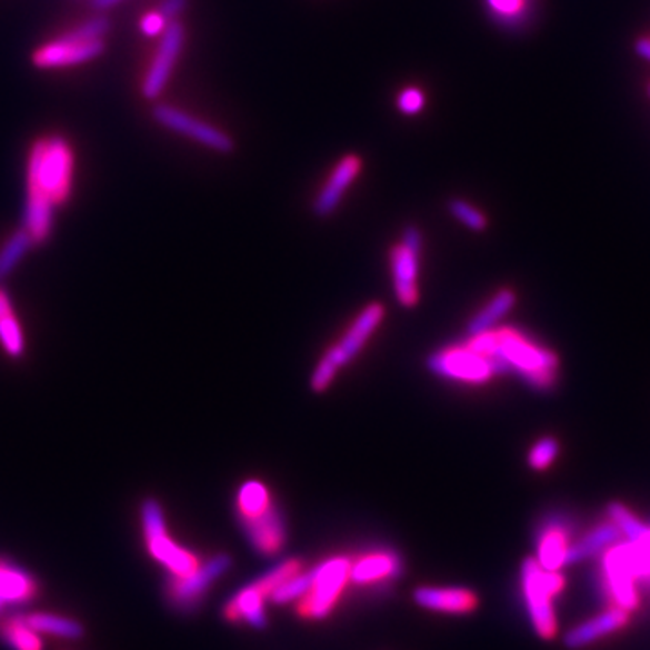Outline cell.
I'll return each instance as SVG.
<instances>
[{"label":"cell","instance_id":"obj_22","mask_svg":"<svg viewBox=\"0 0 650 650\" xmlns=\"http://www.w3.org/2000/svg\"><path fill=\"white\" fill-rule=\"evenodd\" d=\"M517 294L511 289L504 288L501 291H497L487 306L473 314L472 320L468 322L467 334L468 337H476L481 332L490 331L496 329L497 323L501 322L506 314L511 313V309L516 308Z\"/></svg>","mask_w":650,"mask_h":650},{"label":"cell","instance_id":"obj_8","mask_svg":"<svg viewBox=\"0 0 650 650\" xmlns=\"http://www.w3.org/2000/svg\"><path fill=\"white\" fill-rule=\"evenodd\" d=\"M311 573L313 582L308 594L297 602V614L302 620H326L351 583V559L343 554L329 557L311 569Z\"/></svg>","mask_w":650,"mask_h":650},{"label":"cell","instance_id":"obj_35","mask_svg":"<svg viewBox=\"0 0 650 650\" xmlns=\"http://www.w3.org/2000/svg\"><path fill=\"white\" fill-rule=\"evenodd\" d=\"M188 0H161L158 11L163 14L169 22L178 19L179 14L187 10Z\"/></svg>","mask_w":650,"mask_h":650},{"label":"cell","instance_id":"obj_23","mask_svg":"<svg viewBox=\"0 0 650 650\" xmlns=\"http://www.w3.org/2000/svg\"><path fill=\"white\" fill-rule=\"evenodd\" d=\"M0 343L11 358H20L24 354V334L11 308L10 294L2 288H0Z\"/></svg>","mask_w":650,"mask_h":650},{"label":"cell","instance_id":"obj_11","mask_svg":"<svg viewBox=\"0 0 650 650\" xmlns=\"http://www.w3.org/2000/svg\"><path fill=\"white\" fill-rule=\"evenodd\" d=\"M423 236L418 227H407L401 241L390 250V273L396 300L401 308H414L419 302V268H421Z\"/></svg>","mask_w":650,"mask_h":650},{"label":"cell","instance_id":"obj_9","mask_svg":"<svg viewBox=\"0 0 650 650\" xmlns=\"http://www.w3.org/2000/svg\"><path fill=\"white\" fill-rule=\"evenodd\" d=\"M427 367L438 378L468 386H484L499 376L496 363L468 342L443 347L432 352L427 358Z\"/></svg>","mask_w":650,"mask_h":650},{"label":"cell","instance_id":"obj_18","mask_svg":"<svg viewBox=\"0 0 650 650\" xmlns=\"http://www.w3.org/2000/svg\"><path fill=\"white\" fill-rule=\"evenodd\" d=\"M534 544H537V557H534L537 562L546 571H559L562 566H566V557L571 546L568 520L557 516L549 517L540 524Z\"/></svg>","mask_w":650,"mask_h":650},{"label":"cell","instance_id":"obj_25","mask_svg":"<svg viewBox=\"0 0 650 650\" xmlns=\"http://www.w3.org/2000/svg\"><path fill=\"white\" fill-rule=\"evenodd\" d=\"M24 618L39 634L58 636V638H68V640H78L83 634L82 623L72 620V618L51 614V612H31Z\"/></svg>","mask_w":650,"mask_h":650},{"label":"cell","instance_id":"obj_34","mask_svg":"<svg viewBox=\"0 0 650 650\" xmlns=\"http://www.w3.org/2000/svg\"><path fill=\"white\" fill-rule=\"evenodd\" d=\"M169 24V20L164 19L163 14L156 10L144 14L140 22V29L141 33L147 34V37H159V34L164 33V29Z\"/></svg>","mask_w":650,"mask_h":650},{"label":"cell","instance_id":"obj_27","mask_svg":"<svg viewBox=\"0 0 650 650\" xmlns=\"http://www.w3.org/2000/svg\"><path fill=\"white\" fill-rule=\"evenodd\" d=\"M491 17L504 28H522L533 13V0H487Z\"/></svg>","mask_w":650,"mask_h":650},{"label":"cell","instance_id":"obj_33","mask_svg":"<svg viewBox=\"0 0 650 650\" xmlns=\"http://www.w3.org/2000/svg\"><path fill=\"white\" fill-rule=\"evenodd\" d=\"M423 92L416 89V87L404 89V91L401 92L400 98H398V107H400V111L403 112V114H418V112H421V109H423Z\"/></svg>","mask_w":650,"mask_h":650},{"label":"cell","instance_id":"obj_28","mask_svg":"<svg viewBox=\"0 0 650 650\" xmlns=\"http://www.w3.org/2000/svg\"><path fill=\"white\" fill-rule=\"evenodd\" d=\"M33 246V237L26 228L14 231L13 236L4 242V246L0 248V284L13 273L20 260L28 256Z\"/></svg>","mask_w":650,"mask_h":650},{"label":"cell","instance_id":"obj_12","mask_svg":"<svg viewBox=\"0 0 650 650\" xmlns=\"http://www.w3.org/2000/svg\"><path fill=\"white\" fill-rule=\"evenodd\" d=\"M152 114H154L158 123L172 130L176 134L198 141V143L204 144V147L216 150V152L230 154L236 149L233 140H231L230 136L224 134L221 129L210 126L207 121L193 118L192 114L181 111L178 107L159 103V106L154 107Z\"/></svg>","mask_w":650,"mask_h":650},{"label":"cell","instance_id":"obj_6","mask_svg":"<svg viewBox=\"0 0 650 650\" xmlns=\"http://www.w3.org/2000/svg\"><path fill=\"white\" fill-rule=\"evenodd\" d=\"M520 586L534 632L542 640H551L557 634L553 598L563 589L562 574L546 571L534 557H530L520 568Z\"/></svg>","mask_w":650,"mask_h":650},{"label":"cell","instance_id":"obj_2","mask_svg":"<svg viewBox=\"0 0 650 650\" xmlns=\"http://www.w3.org/2000/svg\"><path fill=\"white\" fill-rule=\"evenodd\" d=\"M72 150L60 136L42 138L33 144L28 161V196L48 198L57 204L71 193Z\"/></svg>","mask_w":650,"mask_h":650},{"label":"cell","instance_id":"obj_5","mask_svg":"<svg viewBox=\"0 0 650 650\" xmlns=\"http://www.w3.org/2000/svg\"><path fill=\"white\" fill-rule=\"evenodd\" d=\"M383 318H386V308L380 302L369 303L354 318L351 328L347 329L346 334L320 358L318 366L314 367L309 380V387L314 394L326 392L332 381L337 380L338 372L360 354L361 349L369 342V338L374 334L376 329L380 328Z\"/></svg>","mask_w":650,"mask_h":650},{"label":"cell","instance_id":"obj_29","mask_svg":"<svg viewBox=\"0 0 650 650\" xmlns=\"http://www.w3.org/2000/svg\"><path fill=\"white\" fill-rule=\"evenodd\" d=\"M0 634L13 650H42L39 632L29 626L24 617H14L0 626Z\"/></svg>","mask_w":650,"mask_h":650},{"label":"cell","instance_id":"obj_3","mask_svg":"<svg viewBox=\"0 0 650 650\" xmlns=\"http://www.w3.org/2000/svg\"><path fill=\"white\" fill-rule=\"evenodd\" d=\"M111 29V20L106 14H94L92 19L58 37L53 42L43 43L33 53V66L39 69H63L91 62L106 51L103 37Z\"/></svg>","mask_w":650,"mask_h":650},{"label":"cell","instance_id":"obj_39","mask_svg":"<svg viewBox=\"0 0 650 650\" xmlns=\"http://www.w3.org/2000/svg\"><path fill=\"white\" fill-rule=\"evenodd\" d=\"M0 606H2V603H0Z\"/></svg>","mask_w":650,"mask_h":650},{"label":"cell","instance_id":"obj_4","mask_svg":"<svg viewBox=\"0 0 650 650\" xmlns=\"http://www.w3.org/2000/svg\"><path fill=\"white\" fill-rule=\"evenodd\" d=\"M303 560L299 557L282 560L274 563L273 568L257 577L253 582L233 594L222 607V617L230 623H246L253 629H266L268 617H266V602H270L271 594L280 583H284L294 574L302 573Z\"/></svg>","mask_w":650,"mask_h":650},{"label":"cell","instance_id":"obj_16","mask_svg":"<svg viewBox=\"0 0 650 650\" xmlns=\"http://www.w3.org/2000/svg\"><path fill=\"white\" fill-rule=\"evenodd\" d=\"M416 606L427 611L441 612V614H453L462 617L470 614L479 607V597L472 589L458 588H439V586H421L412 592Z\"/></svg>","mask_w":650,"mask_h":650},{"label":"cell","instance_id":"obj_15","mask_svg":"<svg viewBox=\"0 0 650 650\" xmlns=\"http://www.w3.org/2000/svg\"><path fill=\"white\" fill-rule=\"evenodd\" d=\"M403 574V560L394 549H371L351 559V583L360 588H374L389 583Z\"/></svg>","mask_w":650,"mask_h":650},{"label":"cell","instance_id":"obj_19","mask_svg":"<svg viewBox=\"0 0 650 650\" xmlns=\"http://www.w3.org/2000/svg\"><path fill=\"white\" fill-rule=\"evenodd\" d=\"M627 621H629V611L621 609V607H614V609H609V611L573 627L568 634L563 636V646L573 650L591 646L594 641L602 640L603 636L620 631L621 627L627 626Z\"/></svg>","mask_w":650,"mask_h":650},{"label":"cell","instance_id":"obj_38","mask_svg":"<svg viewBox=\"0 0 650 650\" xmlns=\"http://www.w3.org/2000/svg\"><path fill=\"white\" fill-rule=\"evenodd\" d=\"M649 97H650V86H649Z\"/></svg>","mask_w":650,"mask_h":650},{"label":"cell","instance_id":"obj_17","mask_svg":"<svg viewBox=\"0 0 650 650\" xmlns=\"http://www.w3.org/2000/svg\"><path fill=\"white\" fill-rule=\"evenodd\" d=\"M360 170L361 159L358 158V156H343V158L338 161L337 167L332 169L331 176H329L328 181H326L322 190H320L317 199H314V216L326 219V217L337 212V208L340 207L343 196H346L349 187L354 183V179L358 178Z\"/></svg>","mask_w":650,"mask_h":650},{"label":"cell","instance_id":"obj_37","mask_svg":"<svg viewBox=\"0 0 650 650\" xmlns=\"http://www.w3.org/2000/svg\"><path fill=\"white\" fill-rule=\"evenodd\" d=\"M123 0H91V6L97 11H107L114 8L116 4H120Z\"/></svg>","mask_w":650,"mask_h":650},{"label":"cell","instance_id":"obj_30","mask_svg":"<svg viewBox=\"0 0 650 650\" xmlns=\"http://www.w3.org/2000/svg\"><path fill=\"white\" fill-rule=\"evenodd\" d=\"M311 582H313V573H311V569L294 574L293 578H289L284 583H280L279 588L274 589L270 602H273L274 606L297 603L308 594L309 588H311Z\"/></svg>","mask_w":650,"mask_h":650},{"label":"cell","instance_id":"obj_21","mask_svg":"<svg viewBox=\"0 0 650 650\" xmlns=\"http://www.w3.org/2000/svg\"><path fill=\"white\" fill-rule=\"evenodd\" d=\"M37 594V582L24 569L13 563L0 562V603L20 606L33 600Z\"/></svg>","mask_w":650,"mask_h":650},{"label":"cell","instance_id":"obj_36","mask_svg":"<svg viewBox=\"0 0 650 650\" xmlns=\"http://www.w3.org/2000/svg\"><path fill=\"white\" fill-rule=\"evenodd\" d=\"M636 53L640 54L647 62H650V37H646V39H640L636 42Z\"/></svg>","mask_w":650,"mask_h":650},{"label":"cell","instance_id":"obj_7","mask_svg":"<svg viewBox=\"0 0 650 650\" xmlns=\"http://www.w3.org/2000/svg\"><path fill=\"white\" fill-rule=\"evenodd\" d=\"M141 526L150 557L161 563L170 577H187L201 566L198 554L170 539L163 506L154 497L141 502Z\"/></svg>","mask_w":650,"mask_h":650},{"label":"cell","instance_id":"obj_1","mask_svg":"<svg viewBox=\"0 0 650 650\" xmlns=\"http://www.w3.org/2000/svg\"><path fill=\"white\" fill-rule=\"evenodd\" d=\"M467 342L496 363L499 376H519L526 386L544 392L557 386L559 357L548 347L534 342L526 332L496 328L468 337Z\"/></svg>","mask_w":650,"mask_h":650},{"label":"cell","instance_id":"obj_20","mask_svg":"<svg viewBox=\"0 0 650 650\" xmlns=\"http://www.w3.org/2000/svg\"><path fill=\"white\" fill-rule=\"evenodd\" d=\"M620 530L612 524L611 520H607V522L598 524L597 528H592L589 533L583 534L578 542L569 546L566 566L582 562V560L589 559L592 554L600 553L603 549L612 548V546L620 542Z\"/></svg>","mask_w":650,"mask_h":650},{"label":"cell","instance_id":"obj_14","mask_svg":"<svg viewBox=\"0 0 650 650\" xmlns=\"http://www.w3.org/2000/svg\"><path fill=\"white\" fill-rule=\"evenodd\" d=\"M184 29L178 20H173L164 29L159 40V48L156 51L154 60L150 63L149 72L143 80L141 92L147 100H156L163 92L164 86L170 80L173 66L178 62L179 54L183 51Z\"/></svg>","mask_w":650,"mask_h":650},{"label":"cell","instance_id":"obj_26","mask_svg":"<svg viewBox=\"0 0 650 650\" xmlns=\"http://www.w3.org/2000/svg\"><path fill=\"white\" fill-rule=\"evenodd\" d=\"M271 502H273V497H271L270 490L266 488L264 482L257 481V479L246 481L237 491V519L259 516L260 511H264Z\"/></svg>","mask_w":650,"mask_h":650},{"label":"cell","instance_id":"obj_10","mask_svg":"<svg viewBox=\"0 0 650 650\" xmlns=\"http://www.w3.org/2000/svg\"><path fill=\"white\" fill-rule=\"evenodd\" d=\"M230 554H213L212 559L201 562L193 573L187 577H169L164 583V597L173 611L193 612L201 606L202 600L207 597L208 591L212 589L213 583L228 573L231 568Z\"/></svg>","mask_w":650,"mask_h":650},{"label":"cell","instance_id":"obj_24","mask_svg":"<svg viewBox=\"0 0 650 650\" xmlns=\"http://www.w3.org/2000/svg\"><path fill=\"white\" fill-rule=\"evenodd\" d=\"M607 517L620 530L621 537L632 544H650V528L638 519L626 504L611 502L607 506Z\"/></svg>","mask_w":650,"mask_h":650},{"label":"cell","instance_id":"obj_13","mask_svg":"<svg viewBox=\"0 0 650 650\" xmlns=\"http://www.w3.org/2000/svg\"><path fill=\"white\" fill-rule=\"evenodd\" d=\"M248 544L262 557L279 554L288 542V522L277 501L271 502L259 516L237 519Z\"/></svg>","mask_w":650,"mask_h":650},{"label":"cell","instance_id":"obj_32","mask_svg":"<svg viewBox=\"0 0 650 650\" xmlns=\"http://www.w3.org/2000/svg\"><path fill=\"white\" fill-rule=\"evenodd\" d=\"M448 210L452 213L453 219L464 224L468 230L484 231L488 228L487 216L464 199H452L448 202Z\"/></svg>","mask_w":650,"mask_h":650},{"label":"cell","instance_id":"obj_31","mask_svg":"<svg viewBox=\"0 0 650 650\" xmlns=\"http://www.w3.org/2000/svg\"><path fill=\"white\" fill-rule=\"evenodd\" d=\"M560 444L557 439L551 436L540 438L539 441H534L533 447L528 452V464L534 472H544L548 470L557 458H559Z\"/></svg>","mask_w":650,"mask_h":650}]
</instances>
